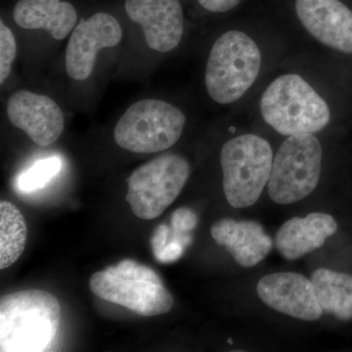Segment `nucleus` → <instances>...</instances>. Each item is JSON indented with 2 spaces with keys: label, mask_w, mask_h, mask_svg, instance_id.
Masks as SVG:
<instances>
[{
  "label": "nucleus",
  "mask_w": 352,
  "mask_h": 352,
  "mask_svg": "<svg viewBox=\"0 0 352 352\" xmlns=\"http://www.w3.org/2000/svg\"><path fill=\"white\" fill-rule=\"evenodd\" d=\"M197 222L198 217L193 210L187 208H178L171 217V231L180 237H189L188 233L195 228Z\"/></svg>",
  "instance_id": "nucleus-21"
},
{
  "label": "nucleus",
  "mask_w": 352,
  "mask_h": 352,
  "mask_svg": "<svg viewBox=\"0 0 352 352\" xmlns=\"http://www.w3.org/2000/svg\"><path fill=\"white\" fill-rule=\"evenodd\" d=\"M322 146L312 134L289 136L273 159L268 195L278 205L302 201L316 189L320 179Z\"/></svg>",
  "instance_id": "nucleus-7"
},
{
  "label": "nucleus",
  "mask_w": 352,
  "mask_h": 352,
  "mask_svg": "<svg viewBox=\"0 0 352 352\" xmlns=\"http://www.w3.org/2000/svg\"><path fill=\"white\" fill-rule=\"evenodd\" d=\"M256 293L264 305L303 321L318 320L323 314L311 280L296 272H276L261 278Z\"/></svg>",
  "instance_id": "nucleus-10"
},
{
  "label": "nucleus",
  "mask_w": 352,
  "mask_h": 352,
  "mask_svg": "<svg viewBox=\"0 0 352 352\" xmlns=\"http://www.w3.org/2000/svg\"><path fill=\"white\" fill-rule=\"evenodd\" d=\"M17 55V43L12 31L9 29L3 21L0 22V83L4 82L10 76L14 60Z\"/></svg>",
  "instance_id": "nucleus-20"
},
{
  "label": "nucleus",
  "mask_w": 352,
  "mask_h": 352,
  "mask_svg": "<svg viewBox=\"0 0 352 352\" xmlns=\"http://www.w3.org/2000/svg\"><path fill=\"white\" fill-rule=\"evenodd\" d=\"M168 235H170V228L166 224L157 226L152 237V250L154 252L155 258L161 254L166 244H168Z\"/></svg>",
  "instance_id": "nucleus-23"
},
{
  "label": "nucleus",
  "mask_w": 352,
  "mask_h": 352,
  "mask_svg": "<svg viewBox=\"0 0 352 352\" xmlns=\"http://www.w3.org/2000/svg\"><path fill=\"white\" fill-rule=\"evenodd\" d=\"M261 113L266 124L288 136L316 133L331 119L326 101L295 74L279 76L266 88L261 99Z\"/></svg>",
  "instance_id": "nucleus-2"
},
{
  "label": "nucleus",
  "mask_w": 352,
  "mask_h": 352,
  "mask_svg": "<svg viewBox=\"0 0 352 352\" xmlns=\"http://www.w3.org/2000/svg\"><path fill=\"white\" fill-rule=\"evenodd\" d=\"M28 229L25 220L12 203H0V270L19 259L25 251Z\"/></svg>",
  "instance_id": "nucleus-18"
},
{
  "label": "nucleus",
  "mask_w": 352,
  "mask_h": 352,
  "mask_svg": "<svg viewBox=\"0 0 352 352\" xmlns=\"http://www.w3.org/2000/svg\"><path fill=\"white\" fill-rule=\"evenodd\" d=\"M198 1L210 12L224 13L235 8L240 3L241 0H198Z\"/></svg>",
  "instance_id": "nucleus-22"
},
{
  "label": "nucleus",
  "mask_w": 352,
  "mask_h": 352,
  "mask_svg": "<svg viewBox=\"0 0 352 352\" xmlns=\"http://www.w3.org/2000/svg\"><path fill=\"white\" fill-rule=\"evenodd\" d=\"M13 18L22 29L44 30L56 41H63L75 28L78 14L75 7L62 0H19Z\"/></svg>",
  "instance_id": "nucleus-16"
},
{
  "label": "nucleus",
  "mask_w": 352,
  "mask_h": 352,
  "mask_svg": "<svg viewBox=\"0 0 352 352\" xmlns=\"http://www.w3.org/2000/svg\"><path fill=\"white\" fill-rule=\"evenodd\" d=\"M337 230L338 223L332 215L312 212L285 222L278 230L275 243L284 258L296 261L321 248Z\"/></svg>",
  "instance_id": "nucleus-15"
},
{
  "label": "nucleus",
  "mask_w": 352,
  "mask_h": 352,
  "mask_svg": "<svg viewBox=\"0 0 352 352\" xmlns=\"http://www.w3.org/2000/svg\"><path fill=\"white\" fill-rule=\"evenodd\" d=\"M311 282L323 311L339 320H352V275L319 268Z\"/></svg>",
  "instance_id": "nucleus-17"
},
{
  "label": "nucleus",
  "mask_w": 352,
  "mask_h": 352,
  "mask_svg": "<svg viewBox=\"0 0 352 352\" xmlns=\"http://www.w3.org/2000/svg\"><path fill=\"white\" fill-rule=\"evenodd\" d=\"M212 239L243 267L261 263L272 250V239L258 222L221 219L210 228Z\"/></svg>",
  "instance_id": "nucleus-14"
},
{
  "label": "nucleus",
  "mask_w": 352,
  "mask_h": 352,
  "mask_svg": "<svg viewBox=\"0 0 352 352\" xmlns=\"http://www.w3.org/2000/svg\"><path fill=\"white\" fill-rule=\"evenodd\" d=\"M61 166L59 157L41 160L20 176L18 187L23 192H32L43 188L58 175L61 170Z\"/></svg>",
  "instance_id": "nucleus-19"
},
{
  "label": "nucleus",
  "mask_w": 352,
  "mask_h": 352,
  "mask_svg": "<svg viewBox=\"0 0 352 352\" xmlns=\"http://www.w3.org/2000/svg\"><path fill=\"white\" fill-rule=\"evenodd\" d=\"M122 38V27L110 14L96 13L89 19L80 21L67 45L65 62L69 78L87 80L94 72L99 51L115 47Z\"/></svg>",
  "instance_id": "nucleus-9"
},
{
  "label": "nucleus",
  "mask_w": 352,
  "mask_h": 352,
  "mask_svg": "<svg viewBox=\"0 0 352 352\" xmlns=\"http://www.w3.org/2000/svg\"><path fill=\"white\" fill-rule=\"evenodd\" d=\"M220 164L224 195L236 208H250L258 201L270 182L273 164L271 146L256 134H245L222 146Z\"/></svg>",
  "instance_id": "nucleus-5"
},
{
  "label": "nucleus",
  "mask_w": 352,
  "mask_h": 352,
  "mask_svg": "<svg viewBox=\"0 0 352 352\" xmlns=\"http://www.w3.org/2000/svg\"><path fill=\"white\" fill-rule=\"evenodd\" d=\"M261 67V50L248 34L224 32L208 55L205 75L208 95L219 104L237 101L256 82Z\"/></svg>",
  "instance_id": "nucleus-4"
},
{
  "label": "nucleus",
  "mask_w": 352,
  "mask_h": 352,
  "mask_svg": "<svg viewBox=\"0 0 352 352\" xmlns=\"http://www.w3.org/2000/svg\"><path fill=\"white\" fill-rule=\"evenodd\" d=\"M129 19L140 25L152 50L168 52L182 41L184 17L179 0H126Z\"/></svg>",
  "instance_id": "nucleus-12"
},
{
  "label": "nucleus",
  "mask_w": 352,
  "mask_h": 352,
  "mask_svg": "<svg viewBox=\"0 0 352 352\" xmlns=\"http://www.w3.org/2000/svg\"><path fill=\"white\" fill-rule=\"evenodd\" d=\"M296 12L317 41L352 54V11L340 0H296Z\"/></svg>",
  "instance_id": "nucleus-13"
},
{
  "label": "nucleus",
  "mask_w": 352,
  "mask_h": 352,
  "mask_svg": "<svg viewBox=\"0 0 352 352\" xmlns=\"http://www.w3.org/2000/svg\"><path fill=\"white\" fill-rule=\"evenodd\" d=\"M89 287L101 300L122 305L141 316L166 314L173 307V296L156 271L132 259H124L94 273Z\"/></svg>",
  "instance_id": "nucleus-3"
},
{
  "label": "nucleus",
  "mask_w": 352,
  "mask_h": 352,
  "mask_svg": "<svg viewBox=\"0 0 352 352\" xmlns=\"http://www.w3.org/2000/svg\"><path fill=\"white\" fill-rule=\"evenodd\" d=\"M186 117L168 102L143 99L132 104L113 129L122 149L138 154L166 151L182 138Z\"/></svg>",
  "instance_id": "nucleus-6"
},
{
  "label": "nucleus",
  "mask_w": 352,
  "mask_h": 352,
  "mask_svg": "<svg viewBox=\"0 0 352 352\" xmlns=\"http://www.w3.org/2000/svg\"><path fill=\"white\" fill-rule=\"evenodd\" d=\"M190 173L188 161L176 154L164 155L139 166L127 180L126 199L132 212L144 220L159 217L182 193Z\"/></svg>",
  "instance_id": "nucleus-8"
},
{
  "label": "nucleus",
  "mask_w": 352,
  "mask_h": 352,
  "mask_svg": "<svg viewBox=\"0 0 352 352\" xmlns=\"http://www.w3.org/2000/svg\"><path fill=\"white\" fill-rule=\"evenodd\" d=\"M7 116L14 126L39 146L52 144L64 131V113L56 102L29 90H18L9 97Z\"/></svg>",
  "instance_id": "nucleus-11"
},
{
  "label": "nucleus",
  "mask_w": 352,
  "mask_h": 352,
  "mask_svg": "<svg viewBox=\"0 0 352 352\" xmlns=\"http://www.w3.org/2000/svg\"><path fill=\"white\" fill-rule=\"evenodd\" d=\"M61 323V307L52 294L25 289L1 296L0 351H48Z\"/></svg>",
  "instance_id": "nucleus-1"
}]
</instances>
